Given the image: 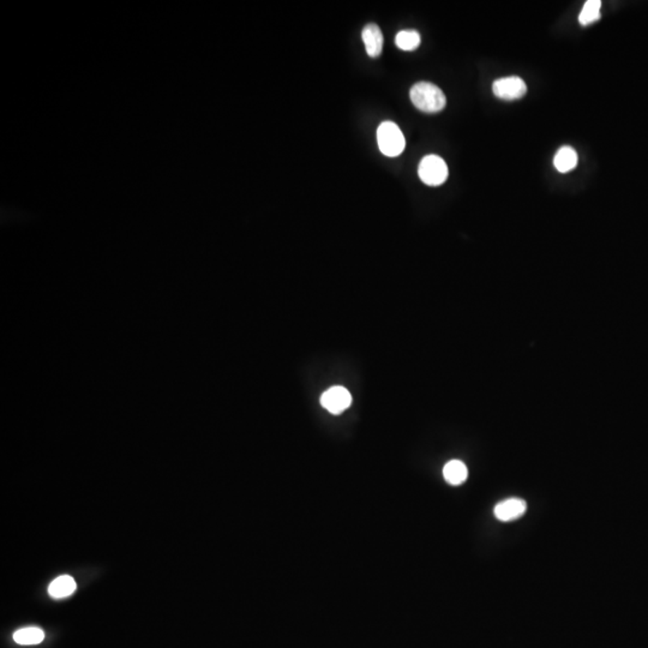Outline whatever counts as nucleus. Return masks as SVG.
Here are the masks:
<instances>
[{
  "mask_svg": "<svg viewBox=\"0 0 648 648\" xmlns=\"http://www.w3.org/2000/svg\"><path fill=\"white\" fill-rule=\"evenodd\" d=\"M409 96L418 110L425 113H437L446 107V95L437 85L430 82H419L414 85L409 92Z\"/></svg>",
  "mask_w": 648,
  "mask_h": 648,
  "instance_id": "f257e3e1",
  "label": "nucleus"
},
{
  "mask_svg": "<svg viewBox=\"0 0 648 648\" xmlns=\"http://www.w3.org/2000/svg\"><path fill=\"white\" fill-rule=\"evenodd\" d=\"M377 141L382 154L397 158L405 149L406 141L400 127L393 122L382 123L377 130Z\"/></svg>",
  "mask_w": 648,
  "mask_h": 648,
  "instance_id": "f03ea898",
  "label": "nucleus"
},
{
  "mask_svg": "<svg viewBox=\"0 0 648 648\" xmlns=\"http://www.w3.org/2000/svg\"><path fill=\"white\" fill-rule=\"evenodd\" d=\"M421 182L429 187H440L446 182L449 175L448 166L443 158L437 155H428L421 160L418 168Z\"/></svg>",
  "mask_w": 648,
  "mask_h": 648,
  "instance_id": "7ed1b4c3",
  "label": "nucleus"
},
{
  "mask_svg": "<svg viewBox=\"0 0 648 648\" xmlns=\"http://www.w3.org/2000/svg\"><path fill=\"white\" fill-rule=\"evenodd\" d=\"M492 92L499 99L511 101V100H518L525 96V94L527 93V85L523 78L518 77V76H509V77L499 78L497 81H494Z\"/></svg>",
  "mask_w": 648,
  "mask_h": 648,
  "instance_id": "20e7f679",
  "label": "nucleus"
},
{
  "mask_svg": "<svg viewBox=\"0 0 648 648\" xmlns=\"http://www.w3.org/2000/svg\"><path fill=\"white\" fill-rule=\"evenodd\" d=\"M352 404V397L344 387H332L320 397V405L332 414H340Z\"/></svg>",
  "mask_w": 648,
  "mask_h": 648,
  "instance_id": "39448f33",
  "label": "nucleus"
},
{
  "mask_svg": "<svg viewBox=\"0 0 648 648\" xmlns=\"http://www.w3.org/2000/svg\"><path fill=\"white\" fill-rule=\"evenodd\" d=\"M526 509L527 503L523 499L513 497V499H504L499 504H496L494 513V516L499 518V521L508 523V521L521 518L526 513Z\"/></svg>",
  "mask_w": 648,
  "mask_h": 648,
  "instance_id": "423d86ee",
  "label": "nucleus"
},
{
  "mask_svg": "<svg viewBox=\"0 0 648 648\" xmlns=\"http://www.w3.org/2000/svg\"><path fill=\"white\" fill-rule=\"evenodd\" d=\"M363 41H364L366 53L371 58H377L381 56L382 49H383V34L381 29L375 23L365 25L361 32Z\"/></svg>",
  "mask_w": 648,
  "mask_h": 648,
  "instance_id": "0eeeda50",
  "label": "nucleus"
},
{
  "mask_svg": "<svg viewBox=\"0 0 648 648\" xmlns=\"http://www.w3.org/2000/svg\"><path fill=\"white\" fill-rule=\"evenodd\" d=\"M76 581L69 575H61L51 582L49 587V596L54 599H63L71 596L76 591Z\"/></svg>",
  "mask_w": 648,
  "mask_h": 648,
  "instance_id": "6e6552de",
  "label": "nucleus"
},
{
  "mask_svg": "<svg viewBox=\"0 0 648 648\" xmlns=\"http://www.w3.org/2000/svg\"><path fill=\"white\" fill-rule=\"evenodd\" d=\"M467 475H468V471H467L466 465L460 460H451L446 463V466L443 468V477L450 485H461L462 482L466 480Z\"/></svg>",
  "mask_w": 648,
  "mask_h": 648,
  "instance_id": "1a4fd4ad",
  "label": "nucleus"
},
{
  "mask_svg": "<svg viewBox=\"0 0 648 648\" xmlns=\"http://www.w3.org/2000/svg\"><path fill=\"white\" fill-rule=\"evenodd\" d=\"M554 165L556 170L561 173H567L569 170H574L578 165V153L571 147H562L556 153L554 158Z\"/></svg>",
  "mask_w": 648,
  "mask_h": 648,
  "instance_id": "9d476101",
  "label": "nucleus"
},
{
  "mask_svg": "<svg viewBox=\"0 0 648 648\" xmlns=\"http://www.w3.org/2000/svg\"><path fill=\"white\" fill-rule=\"evenodd\" d=\"M13 640L18 644H37L45 640V633L37 627L20 629L13 634Z\"/></svg>",
  "mask_w": 648,
  "mask_h": 648,
  "instance_id": "9b49d317",
  "label": "nucleus"
},
{
  "mask_svg": "<svg viewBox=\"0 0 648 648\" xmlns=\"http://www.w3.org/2000/svg\"><path fill=\"white\" fill-rule=\"evenodd\" d=\"M395 44L402 51H414L420 45V35L416 30H402L397 32Z\"/></svg>",
  "mask_w": 648,
  "mask_h": 648,
  "instance_id": "f8f14e48",
  "label": "nucleus"
},
{
  "mask_svg": "<svg viewBox=\"0 0 648 648\" xmlns=\"http://www.w3.org/2000/svg\"><path fill=\"white\" fill-rule=\"evenodd\" d=\"M600 8H602V1L600 0H588V1H586L579 15L580 25H588L599 20Z\"/></svg>",
  "mask_w": 648,
  "mask_h": 648,
  "instance_id": "ddd939ff",
  "label": "nucleus"
}]
</instances>
